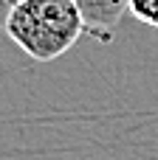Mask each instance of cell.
I'll return each instance as SVG.
<instances>
[{"instance_id": "1", "label": "cell", "mask_w": 158, "mask_h": 160, "mask_svg": "<svg viewBox=\"0 0 158 160\" xmlns=\"http://www.w3.org/2000/svg\"><path fill=\"white\" fill-rule=\"evenodd\" d=\"M3 31L31 59L54 62L85 34V20L74 0H23Z\"/></svg>"}, {"instance_id": "2", "label": "cell", "mask_w": 158, "mask_h": 160, "mask_svg": "<svg viewBox=\"0 0 158 160\" xmlns=\"http://www.w3.org/2000/svg\"><path fill=\"white\" fill-rule=\"evenodd\" d=\"M85 20V34L99 42H113L122 17L130 11V0H74Z\"/></svg>"}, {"instance_id": "3", "label": "cell", "mask_w": 158, "mask_h": 160, "mask_svg": "<svg viewBox=\"0 0 158 160\" xmlns=\"http://www.w3.org/2000/svg\"><path fill=\"white\" fill-rule=\"evenodd\" d=\"M130 14L139 22L158 28V0H130Z\"/></svg>"}, {"instance_id": "4", "label": "cell", "mask_w": 158, "mask_h": 160, "mask_svg": "<svg viewBox=\"0 0 158 160\" xmlns=\"http://www.w3.org/2000/svg\"><path fill=\"white\" fill-rule=\"evenodd\" d=\"M23 0H0V31L6 28V22H8V17H11V11L20 6Z\"/></svg>"}]
</instances>
